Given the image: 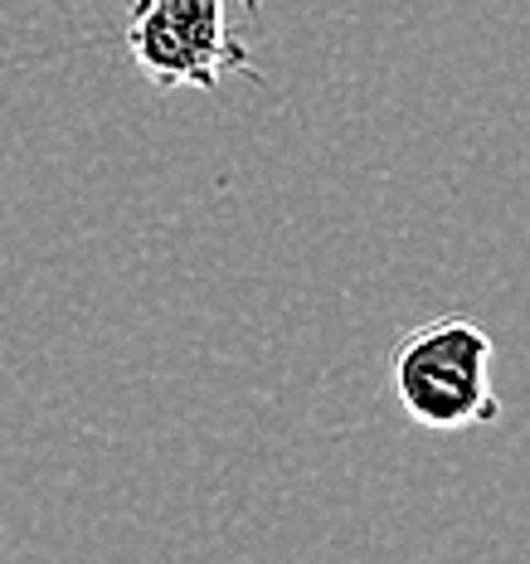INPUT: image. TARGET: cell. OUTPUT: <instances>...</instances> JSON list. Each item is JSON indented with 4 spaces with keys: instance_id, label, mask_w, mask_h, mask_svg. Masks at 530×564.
Segmentation results:
<instances>
[{
    "instance_id": "obj_1",
    "label": "cell",
    "mask_w": 530,
    "mask_h": 564,
    "mask_svg": "<svg viewBox=\"0 0 530 564\" xmlns=\"http://www.w3.org/2000/svg\"><path fill=\"white\" fill-rule=\"evenodd\" d=\"M491 346L487 326L477 316L443 312L414 326L390 350V390L419 429L467 433L501 419V399L491 384Z\"/></svg>"
},
{
    "instance_id": "obj_2",
    "label": "cell",
    "mask_w": 530,
    "mask_h": 564,
    "mask_svg": "<svg viewBox=\"0 0 530 564\" xmlns=\"http://www.w3.org/2000/svg\"><path fill=\"white\" fill-rule=\"evenodd\" d=\"M263 0H132L122 44L151 93H215L224 78H263L234 10L258 15Z\"/></svg>"
}]
</instances>
